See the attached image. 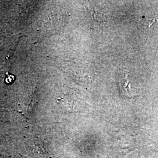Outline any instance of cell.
<instances>
[{
	"instance_id": "obj_1",
	"label": "cell",
	"mask_w": 158,
	"mask_h": 158,
	"mask_svg": "<svg viewBox=\"0 0 158 158\" xmlns=\"http://www.w3.org/2000/svg\"></svg>"
}]
</instances>
